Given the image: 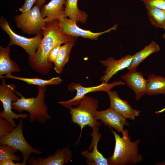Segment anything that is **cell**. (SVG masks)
<instances>
[{
    "mask_svg": "<svg viewBox=\"0 0 165 165\" xmlns=\"http://www.w3.org/2000/svg\"><path fill=\"white\" fill-rule=\"evenodd\" d=\"M125 84L124 82L121 80L115 81L108 83L102 82L98 86L90 87H84L79 83L72 82L68 86V89L70 91H76V95L72 99L66 101H58L57 103L63 106L70 109L73 105H78L82 99L89 93L98 91L108 92L114 87Z\"/></svg>",
    "mask_w": 165,
    "mask_h": 165,
    "instance_id": "obj_8",
    "label": "cell"
},
{
    "mask_svg": "<svg viewBox=\"0 0 165 165\" xmlns=\"http://www.w3.org/2000/svg\"><path fill=\"white\" fill-rule=\"evenodd\" d=\"M75 42H72L64 43L61 46L59 53L53 64L54 69L58 73H61L65 64L68 61L71 50Z\"/></svg>",
    "mask_w": 165,
    "mask_h": 165,
    "instance_id": "obj_23",
    "label": "cell"
},
{
    "mask_svg": "<svg viewBox=\"0 0 165 165\" xmlns=\"http://www.w3.org/2000/svg\"><path fill=\"white\" fill-rule=\"evenodd\" d=\"M38 87V92L35 97L26 98L15 91L20 98L16 101L12 102V108L19 113L24 111L28 112L30 123L37 122L42 124L50 120L51 118L48 113V108L45 103L46 86Z\"/></svg>",
    "mask_w": 165,
    "mask_h": 165,
    "instance_id": "obj_2",
    "label": "cell"
},
{
    "mask_svg": "<svg viewBox=\"0 0 165 165\" xmlns=\"http://www.w3.org/2000/svg\"><path fill=\"white\" fill-rule=\"evenodd\" d=\"M149 21L153 26L163 29L165 26V10L145 5Z\"/></svg>",
    "mask_w": 165,
    "mask_h": 165,
    "instance_id": "obj_24",
    "label": "cell"
},
{
    "mask_svg": "<svg viewBox=\"0 0 165 165\" xmlns=\"http://www.w3.org/2000/svg\"><path fill=\"white\" fill-rule=\"evenodd\" d=\"M59 24L58 20L47 23L42 31L43 37L36 52L34 56L28 57V64L33 71L42 75L48 74L53 67V64L48 61L51 50L59 44L76 40L75 37L62 33Z\"/></svg>",
    "mask_w": 165,
    "mask_h": 165,
    "instance_id": "obj_1",
    "label": "cell"
},
{
    "mask_svg": "<svg viewBox=\"0 0 165 165\" xmlns=\"http://www.w3.org/2000/svg\"><path fill=\"white\" fill-rule=\"evenodd\" d=\"M14 128L7 119L0 117V138L11 133Z\"/></svg>",
    "mask_w": 165,
    "mask_h": 165,
    "instance_id": "obj_26",
    "label": "cell"
},
{
    "mask_svg": "<svg viewBox=\"0 0 165 165\" xmlns=\"http://www.w3.org/2000/svg\"><path fill=\"white\" fill-rule=\"evenodd\" d=\"M61 45V44H57L50 51L48 58L49 62L54 63L59 55Z\"/></svg>",
    "mask_w": 165,
    "mask_h": 165,
    "instance_id": "obj_28",
    "label": "cell"
},
{
    "mask_svg": "<svg viewBox=\"0 0 165 165\" xmlns=\"http://www.w3.org/2000/svg\"><path fill=\"white\" fill-rule=\"evenodd\" d=\"M15 21L18 28L29 35L42 32L47 23L42 17L38 6L35 5L28 11L16 16Z\"/></svg>",
    "mask_w": 165,
    "mask_h": 165,
    "instance_id": "obj_6",
    "label": "cell"
},
{
    "mask_svg": "<svg viewBox=\"0 0 165 165\" xmlns=\"http://www.w3.org/2000/svg\"><path fill=\"white\" fill-rule=\"evenodd\" d=\"M97 100L86 95L81 101L77 107H72L69 109L72 121L79 125L81 129L80 136L76 143L81 137L85 127L88 126L93 128L99 127L101 126V123L97 121L95 116V113L99 108Z\"/></svg>",
    "mask_w": 165,
    "mask_h": 165,
    "instance_id": "obj_4",
    "label": "cell"
},
{
    "mask_svg": "<svg viewBox=\"0 0 165 165\" xmlns=\"http://www.w3.org/2000/svg\"><path fill=\"white\" fill-rule=\"evenodd\" d=\"M23 119L20 118L17 126L11 133L0 138V144L7 145L19 151L23 158L21 164L26 165L32 153L39 155L42 152L32 147L26 140L23 132Z\"/></svg>",
    "mask_w": 165,
    "mask_h": 165,
    "instance_id": "obj_5",
    "label": "cell"
},
{
    "mask_svg": "<svg viewBox=\"0 0 165 165\" xmlns=\"http://www.w3.org/2000/svg\"><path fill=\"white\" fill-rule=\"evenodd\" d=\"M72 151L67 146L62 149H57L54 155L46 158L30 157L28 162L30 165H64L72 159Z\"/></svg>",
    "mask_w": 165,
    "mask_h": 165,
    "instance_id": "obj_13",
    "label": "cell"
},
{
    "mask_svg": "<svg viewBox=\"0 0 165 165\" xmlns=\"http://www.w3.org/2000/svg\"><path fill=\"white\" fill-rule=\"evenodd\" d=\"M147 80L146 94L149 95H165V77L153 74L148 75Z\"/></svg>",
    "mask_w": 165,
    "mask_h": 165,
    "instance_id": "obj_21",
    "label": "cell"
},
{
    "mask_svg": "<svg viewBox=\"0 0 165 165\" xmlns=\"http://www.w3.org/2000/svg\"><path fill=\"white\" fill-rule=\"evenodd\" d=\"M163 29L164 30V32L162 36V38L165 40V26L164 27Z\"/></svg>",
    "mask_w": 165,
    "mask_h": 165,
    "instance_id": "obj_33",
    "label": "cell"
},
{
    "mask_svg": "<svg viewBox=\"0 0 165 165\" xmlns=\"http://www.w3.org/2000/svg\"><path fill=\"white\" fill-rule=\"evenodd\" d=\"M66 0H51L40 8L41 15L46 23L65 17L64 5Z\"/></svg>",
    "mask_w": 165,
    "mask_h": 165,
    "instance_id": "obj_17",
    "label": "cell"
},
{
    "mask_svg": "<svg viewBox=\"0 0 165 165\" xmlns=\"http://www.w3.org/2000/svg\"><path fill=\"white\" fill-rule=\"evenodd\" d=\"M165 111V107L162 109L157 112L156 113H162Z\"/></svg>",
    "mask_w": 165,
    "mask_h": 165,
    "instance_id": "obj_32",
    "label": "cell"
},
{
    "mask_svg": "<svg viewBox=\"0 0 165 165\" xmlns=\"http://www.w3.org/2000/svg\"><path fill=\"white\" fill-rule=\"evenodd\" d=\"M0 78H8L24 81L27 84L37 86L38 87H43L47 85H56L60 84L62 81L60 77H57L46 80L38 78H27L20 77L12 75L11 74H7L0 77Z\"/></svg>",
    "mask_w": 165,
    "mask_h": 165,
    "instance_id": "obj_22",
    "label": "cell"
},
{
    "mask_svg": "<svg viewBox=\"0 0 165 165\" xmlns=\"http://www.w3.org/2000/svg\"><path fill=\"white\" fill-rule=\"evenodd\" d=\"M17 151L16 149L6 145H0V161L10 160L16 161H20L22 158L15 155Z\"/></svg>",
    "mask_w": 165,
    "mask_h": 165,
    "instance_id": "obj_25",
    "label": "cell"
},
{
    "mask_svg": "<svg viewBox=\"0 0 165 165\" xmlns=\"http://www.w3.org/2000/svg\"><path fill=\"white\" fill-rule=\"evenodd\" d=\"M145 6H152L165 10V0H141Z\"/></svg>",
    "mask_w": 165,
    "mask_h": 165,
    "instance_id": "obj_27",
    "label": "cell"
},
{
    "mask_svg": "<svg viewBox=\"0 0 165 165\" xmlns=\"http://www.w3.org/2000/svg\"><path fill=\"white\" fill-rule=\"evenodd\" d=\"M95 116L97 120H101L105 125L113 128L122 133L124 130V126L129 125L126 119L110 108L105 110L97 111L95 113Z\"/></svg>",
    "mask_w": 165,
    "mask_h": 165,
    "instance_id": "obj_14",
    "label": "cell"
},
{
    "mask_svg": "<svg viewBox=\"0 0 165 165\" xmlns=\"http://www.w3.org/2000/svg\"><path fill=\"white\" fill-rule=\"evenodd\" d=\"M135 54L127 55L119 60H116L112 57L106 60H101L100 63L106 68L104 75L101 78L100 81L108 83L110 80L117 73L130 65Z\"/></svg>",
    "mask_w": 165,
    "mask_h": 165,
    "instance_id": "obj_11",
    "label": "cell"
},
{
    "mask_svg": "<svg viewBox=\"0 0 165 165\" xmlns=\"http://www.w3.org/2000/svg\"><path fill=\"white\" fill-rule=\"evenodd\" d=\"M115 140V145L112 155L107 159L108 165L134 164L141 162L142 155L138 153V145L140 140L131 142L127 129L124 130L121 137L110 129Z\"/></svg>",
    "mask_w": 165,
    "mask_h": 165,
    "instance_id": "obj_3",
    "label": "cell"
},
{
    "mask_svg": "<svg viewBox=\"0 0 165 165\" xmlns=\"http://www.w3.org/2000/svg\"><path fill=\"white\" fill-rule=\"evenodd\" d=\"M120 78L129 88L133 90L137 101L146 94L148 81L141 72L136 70H130L125 75L121 76Z\"/></svg>",
    "mask_w": 165,
    "mask_h": 165,
    "instance_id": "obj_12",
    "label": "cell"
},
{
    "mask_svg": "<svg viewBox=\"0 0 165 165\" xmlns=\"http://www.w3.org/2000/svg\"><path fill=\"white\" fill-rule=\"evenodd\" d=\"M14 161L10 160H6L0 161V165H22L21 163L19 162L16 163L13 161Z\"/></svg>",
    "mask_w": 165,
    "mask_h": 165,
    "instance_id": "obj_30",
    "label": "cell"
},
{
    "mask_svg": "<svg viewBox=\"0 0 165 165\" xmlns=\"http://www.w3.org/2000/svg\"><path fill=\"white\" fill-rule=\"evenodd\" d=\"M46 0H37L35 4L40 8L45 4Z\"/></svg>",
    "mask_w": 165,
    "mask_h": 165,
    "instance_id": "obj_31",
    "label": "cell"
},
{
    "mask_svg": "<svg viewBox=\"0 0 165 165\" xmlns=\"http://www.w3.org/2000/svg\"><path fill=\"white\" fill-rule=\"evenodd\" d=\"M59 26L61 32L64 35L75 37H81L84 38L97 40L101 35L109 33L112 30H116L117 24H115L109 29L102 32L94 33L90 30L82 29L77 25L76 21L64 17L59 20Z\"/></svg>",
    "mask_w": 165,
    "mask_h": 165,
    "instance_id": "obj_10",
    "label": "cell"
},
{
    "mask_svg": "<svg viewBox=\"0 0 165 165\" xmlns=\"http://www.w3.org/2000/svg\"><path fill=\"white\" fill-rule=\"evenodd\" d=\"M37 0H25L24 4L19 8V11L21 13H24L30 10L33 5L36 2Z\"/></svg>",
    "mask_w": 165,
    "mask_h": 165,
    "instance_id": "obj_29",
    "label": "cell"
},
{
    "mask_svg": "<svg viewBox=\"0 0 165 165\" xmlns=\"http://www.w3.org/2000/svg\"><path fill=\"white\" fill-rule=\"evenodd\" d=\"M1 79L0 86V100L2 104L3 110L0 113V117L8 120L15 127L17 125L14 119H26L29 116L27 113L17 114L12 110V103L16 101L20 98L15 94V86L13 84H7L4 78Z\"/></svg>",
    "mask_w": 165,
    "mask_h": 165,
    "instance_id": "obj_7",
    "label": "cell"
},
{
    "mask_svg": "<svg viewBox=\"0 0 165 165\" xmlns=\"http://www.w3.org/2000/svg\"><path fill=\"white\" fill-rule=\"evenodd\" d=\"M10 46H0V77L21 71L18 65L10 59Z\"/></svg>",
    "mask_w": 165,
    "mask_h": 165,
    "instance_id": "obj_18",
    "label": "cell"
},
{
    "mask_svg": "<svg viewBox=\"0 0 165 165\" xmlns=\"http://www.w3.org/2000/svg\"><path fill=\"white\" fill-rule=\"evenodd\" d=\"M160 50L159 45L154 41L145 46L140 51L135 54L130 66L127 68L129 70H136L138 66L151 54L159 51Z\"/></svg>",
    "mask_w": 165,
    "mask_h": 165,
    "instance_id": "obj_20",
    "label": "cell"
},
{
    "mask_svg": "<svg viewBox=\"0 0 165 165\" xmlns=\"http://www.w3.org/2000/svg\"><path fill=\"white\" fill-rule=\"evenodd\" d=\"M78 0H66L64 5L65 17H68L76 22L84 24L87 21L88 15L85 11L78 7Z\"/></svg>",
    "mask_w": 165,
    "mask_h": 165,
    "instance_id": "obj_19",
    "label": "cell"
},
{
    "mask_svg": "<svg viewBox=\"0 0 165 165\" xmlns=\"http://www.w3.org/2000/svg\"><path fill=\"white\" fill-rule=\"evenodd\" d=\"M0 26L9 37L10 40L9 46L18 45L25 50L28 57L34 56L42 39V32L32 38L22 36L14 32L10 27L7 21L2 17L0 19Z\"/></svg>",
    "mask_w": 165,
    "mask_h": 165,
    "instance_id": "obj_9",
    "label": "cell"
},
{
    "mask_svg": "<svg viewBox=\"0 0 165 165\" xmlns=\"http://www.w3.org/2000/svg\"><path fill=\"white\" fill-rule=\"evenodd\" d=\"M93 132L90 135L92 139L89 149L91 152L88 150L83 151L81 154L86 158L88 164L90 165H108L107 159L105 158L97 150L98 143L101 137V133L98 132L99 127L92 128Z\"/></svg>",
    "mask_w": 165,
    "mask_h": 165,
    "instance_id": "obj_16",
    "label": "cell"
},
{
    "mask_svg": "<svg viewBox=\"0 0 165 165\" xmlns=\"http://www.w3.org/2000/svg\"><path fill=\"white\" fill-rule=\"evenodd\" d=\"M110 101L109 108L116 111L126 119L134 120L139 115L140 111L133 109L126 100L121 99L116 91L107 92Z\"/></svg>",
    "mask_w": 165,
    "mask_h": 165,
    "instance_id": "obj_15",
    "label": "cell"
}]
</instances>
